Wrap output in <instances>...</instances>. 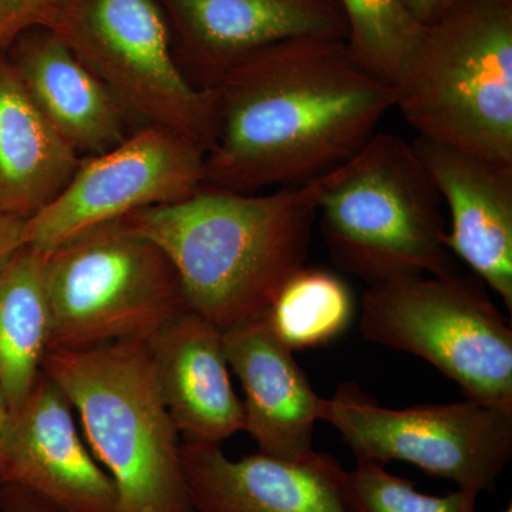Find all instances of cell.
<instances>
[{
    "label": "cell",
    "instance_id": "12",
    "mask_svg": "<svg viewBox=\"0 0 512 512\" xmlns=\"http://www.w3.org/2000/svg\"><path fill=\"white\" fill-rule=\"evenodd\" d=\"M2 484L70 512H117L113 478L79 430L72 403L46 373L13 413Z\"/></svg>",
    "mask_w": 512,
    "mask_h": 512
},
{
    "label": "cell",
    "instance_id": "29",
    "mask_svg": "<svg viewBox=\"0 0 512 512\" xmlns=\"http://www.w3.org/2000/svg\"><path fill=\"white\" fill-rule=\"evenodd\" d=\"M503 512H512V507L511 505H508L507 508H505V510Z\"/></svg>",
    "mask_w": 512,
    "mask_h": 512
},
{
    "label": "cell",
    "instance_id": "28",
    "mask_svg": "<svg viewBox=\"0 0 512 512\" xmlns=\"http://www.w3.org/2000/svg\"><path fill=\"white\" fill-rule=\"evenodd\" d=\"M16 36L18 35H16L15 29L12 28L8 18L0 10V50H5Z\"/></svg>",
    "mask_w": 512,
    "mask_h": 512
},
{
    "label": "cell",
    "instance_id": "15",
    "mask_svg": "<svg viewBox=\"0 0 512 512\" xmlns=\"http://www.w3.org/2000/svg\"><path fill=\"white\" fill-rule=\"evenodd\" d=\"M224 348L244 390V431L259 453L285 460L312 453L323 397L265 315L224 332Z\"/></svg>",
    "mask_w": 512,
    "mask_h": 512
},
{
    "label": "cell",
    "instance_id": "20",
    "mask_svg": "<svg viewBox=\"0 0 512 512\" xmlns=\"http://www.w3.org/2000/svg\"><path fill=\"white\" fill-rule=\"evenodd\" d=\"M355 299L346 282L326 269L306 268L289 279L265 313L292 352L328 345L348 330Z\"/></svg>",
    "mask_w": 512,
    "mask_h": 512
},
{
    "label": "cell",
    "instance_id": "23",
    "mask_svg": "<svg viewBox=\"0 0 512 512\" xmlns=\"http://www.w3.org/2000/svg\"><path fill=\"white\" fill-rule=\"evenodd\" d=\"M60 0H0V10L8 18L16 35L39 26Z\"/></svg>",
    "mask_w": 512,
    "mask_h": 512
},
{
    "label": "cell",
    "instance_id": "19",
    "mask_svg": "<svg viewBox=\"0 0 512 512\" xmlns=\"http://www.w3.org/2000/svg\"><path fill=\"white\" fill-rule=\"evenodd\" d=\"M52 335L46 254L25 247L0 269V383L12 413L42 375Z\"/></svg>",
    "mask_w": 512,
    "mask_h": 512
},
{
    "label": "cell",
    "instance_id": "25",
    "mask_svg": "<svg viewBox=\"0 0 512 512\" xmlns=\"http://www.w3.org/2000/svg\"><path fill=\"white\" fill-rule=\"evenodd\" d=\"M26 221L0 214V269L25 248Z\"/></svg>",
    "mask_w": 512,
    "mask_h": 512
},
{
    "label": "cell",
    "instance_id": "8",
    "mask_svg": "<svg viewBox=\"0 0 512 512\" xmlns=\"http://www.w3.org/2000/svg\"><path fill=\"white\" fill-rule=\"evenodd\" d=\"M359 328L369 342L426 360L466 399L512 410V330L478 276L454 272L369 286Z\"/></svg>",
    "mask_w": 512,
    "mask_h": 512
},
{
    "label": "cell",
    "instance_id": "11",
    "mask_svg": "<svg viewBox=\"0 0 512 512\" xmlns=\"http://www.w3.org/2000/svg\"><path fill=\"white\" fill-rule=\"evenodd\" d=\"M188 80L211 89L266 47L296 39L346 40L338 0H157Z\"/></svg>",
    "mask_w": 512,
    "mask_h": 512
},
{
    "label": "cell",
    "instance_id": "7",
    "mask_svg": "<svg viewBox=\"0 0 512 512\" xmlns=\"http://www.w3.org/2000/svg\"><path fill=\"white\" fill-rule=\"evenodd\" d=\"M52 349L150 340L185 311L174 265L124 220L89 229L46 252Z\"/></svg>",
    "mask_w": 512,
    "mask_h": 512
},
{
    "label": "cell",
    "instance_id": "18",
    "mask_svg": "<svg viewBox=\"0 0 512 512\" xmlns=\"http://www.w3.org/2000/svg\"><path fill=\"white\" fill-rule=\"evenodd\" d=\"M80 158L37 109L0 50V214L35 217L72 180Z\"/></svg>",
    "mask_w": 512,
    "mask_h": 512
},
{
    "label": "cell",
    "instance_id": "6",
    "mask_svg": "<svg viewBox=\"0 0 512 512\" xmlns=\"http://www.w3.org/2000/svg\"><path fill=\"white\" fill-rule=\"evenodd\" d=\"M39 26L99 77L133 123L168 128L210 150L217 134L214 89L185 76L157 0H60Z\"/></svg>",
    "mask_w": 512,
    "mask_h": 512
},
{
    "label": "cell",
    "instance_id": "17",
    "mask_svg": "<svg viewBox=\"0 0 512 512\" xmlns=\"http://www.w3.org/2000/svg\"><path fill=\"white\" fill-rule=\"evenodd\" d=\"M6 49L37 109L80 157L106 153L133 133L116 97L49 29L23 30Z\"/></svg>",
    "mask_w": 512,
    "mask_h": 512
},
{
    "label": "cell",
    "instance_id": "21",
    "mask_svg": "<svg viewBox=\"0 0 512 512\" xmlns=\"http://www.w3.org/2000/svg\"><path fill=\"white\" fill-rule=\"evenodd\" d=\"M348 25V45L353 57L384 82H400L424 26L407 9L404 0H338Z\"/></svg>",
    "mask_w": 512,
    "mask_h": 512
},
{
    "label": "cell",
    "instance_id": "5",
    "mask_svg": "<svg viewBox=\"0 0 512 512\" xmlns=\"http://www.w3.org/2000/svg\"><path fill=\"white\" fill-rule=\"evenodd\" d=\"M396 93L419 137L512 164V0H461L426 26Z\"/></svg>",
    "mask_w": 512,
    "mask_h": 512
},
{
    "label": "cell",
    "instance_id": "24",
    "mask_svg": "<svg viewBox=\"0 0 512 512\" xmlns=\"http://www.w3.org/2000/svg\"><path fill=\"white\" fill-rule=\"evenodd\" d=\"M0 512H70L16 485H0Z\"/></svg>",
    "mask_w": 512,
    "mask_h": 512
},
{
    "label": "cell",
    "instance_id": "2",
    "mask_svg": "<svg viewBox=\"0 0 512 512\" xmlns=\"http://www.w3.org/2000/svg\"><path fill=\"white\" fill-rule=\"evenodd\" d=\"M316 200V180L268 192L202 184L184 200L123 220L163 249L188 311L227 332L262 318L305 266Z\"/></svg>",
    "mask_w": 512,
    "mask_h": 512
},
{
    "label": "cell",
    "instance_id": "16",
    "mask_svg": "<svg viewBox=\"0 0 512 512\" xmlns=\"http://www.w3.org/2000/svg\"><path fill=\"white\" fill-rule=\"evenodd\" d=\"M148 346L158 389L184 441L221 444L245 430L244 404L231 383L224 332L185 309Z\"/></svg>",
    "mask_w": 512,
    "mask_h": 512
},
{
    "label": "cell",
    "instance_id": "22",
    "mask_svg": "<svg viewBox=\"0 0 512 512\" xmlns=\"http://www.w3.org/2000/svg\"><path fill=\"white\" fill-rule=\"evenodd\" d=\"M340 490L349 512H476L477 495L463 490L443 497L420 493L413 481L390 474L375 461H357L353 470H343Z\"/></svg>",
    "mask_w": 512,
    "mask_h": 512
},
{
    "label": "cell",
    "instance_id": "1",
    "mask_svg": "<svg viewBox=\"0 0 512 512\" xmlns=\"http://www.w3.org/2000/svg\"><path fill=\"white\" fill-rule=\"evenodd\" d=\"M212 89L217 134L204 184L237 192L296 187L330 173L365 146L397 96L338 39L266 47Z\"/></svg>",
    "mask_w": 512,
    "mask_h": 512
},
{
    "label": "cell",
    "instance_id": "26",
    "mask_svg": "<svg viewBox=\"0 0 512 512\" xmlns=\"http://www.w3.org/2000/svg\"><path fill=\"white\" fill-rule=\"evenodd\" d=\"M461 0H404L407 9L421 26L431 25Z\"/></svg>",
    "mask_w": 512,
    "mask_h": 512
},
{
    "label": "cell",
    "instance_id": "4",
    "mask_svg": "<svg viewBox=\"0 0 512 512\" xmlns=\"http://www.w3.org/2000/svg\"><path fill=\"white\" fill-rule=\"evenodd\" d=\"M316 187L320 232L342 271L369 286L457 272L440 192L403 137L373 134Z\"/></svg>",
    "mask_w": 512,
    "mask_h": 512
},
{
    "label": "cell",
    "instance_id": "10",
    "mask_svg": "<svg viewBox=\"0 0 512 512\" xmlns=\"http://www.w3.org/2000/svg\"><path fill=\"white\" fill-rule=\"evenodd\" d=\"M205 151L168 128L138 127L99 156L80 158L62 192L25 224V247L50 252L133 212L184 200L204 184Z\"/></svg>",
    "mask_w": 512,
    "mask_h": 512
},
{
    "label": "cell",
    "instance_id": "27",
    "mask_svg": "<svg viewBox=\"0 0 512 512\" xmlns=\"http://www.w3.org/2000/svg\"><path fill=\"white\" fill-rule=\"evenodd\" d=\"M13 413L10 410L8 399L0 383V483H2L3 463H5L6 444H8L10 427H12Z\"/></svg>",
    "mask_w": 512,
    "mask_h": 512
},
{
    "label": "cell",
    "instance_id": "3",
    "mask_svg": "<svg viewBox=\"0 0 512 512\" xmlns=\"http://www.w3.org/2000/svg\"><path fill=\"white\" fill-rule=\"evenodd\" d=\"M43 373L66 394L113 478L117 512H195L183 441L158 389L148 340L50 349Z\"/></svg>",
    "mask_w": 512,
    "mask_h": 512
},
{
    "label": "cell",
    "instance_id": "9",
    "mask_svg": "<svg viewBox=\"0 0 512 512\" xmlns=\"http://www.w3.org/2000/svg\"><path fill=\"white\" fill-rule=\"evenodd\" d=\"M320 421L357 461H406L477 497L494 490L512 456V410L474 400L389 409L345 382L323 399Z\"/></svg>",
    "mask_w": 512,
    "mask_h": 512
},
{
    "label": "cell",
    "instance_id": "13",
    "mask_svg": "<svg viewBox=\"0 0 512 512\" xmlns=\"http://www.w3.org/2000/svg\"><path fill=\"white\" fill-rule=\"evenodd\" d=\"M181 456L195 512H349L345 468L329 454L285 460L258 451L232 460L221 444L183 441Z\"/></svg>",
    "mask_w": 512,
    "mask_h": 512
},
{
    "label": "cell",
    "instance_id": "14",
    "mask_svg": "<svg viewBox=\"0 0 512 512\" xmlns=\"http://www.w3.org/2000/svg\"><path fill=\"white\" fill-rule=\"evenodd\" d=\"M414 150L450 211L446 244L512 311V164L429 138Z\"/></svg>",
    "mask_w": 512,
    "mask_h": 512
}]
</instances>
